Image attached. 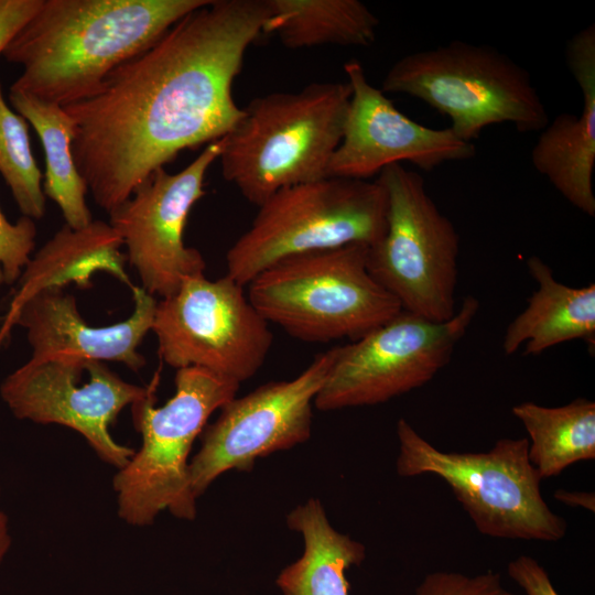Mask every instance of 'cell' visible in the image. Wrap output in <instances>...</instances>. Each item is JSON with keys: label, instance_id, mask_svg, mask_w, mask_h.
<instances>
[{"label": "cell", "instance_id": "7402d4cb", "mask_svg": "<svg viewBox=\"0 0 595 595\" xmlns=\"http://www.w3.org/2000/svg\"><path fill=\"white\" fill-rule=\"evenodd\" d=\"M263 33L292 50L318 45L368 46L378 18L359 0H266Z\"/></svg>", "mask_w": 595, "mask_h": 595}, {"label": "cell", "instance_id": "7c38bea8", "mask_svg": "<svg viewBox=\"0 0 595 595\" xmlns=\"http://www.w3.org/2000/svg\"><path fill=\"white\" fill-rule=\"evenodd\" d=\"M121 379L106 364L80 359H29L1 383L0 394L21 420L61 424L78 432L106 463L122 468L133 456L117 443L110 425L128 404L158 388Z\"/></svg>", "mask_w": 595, "mask_h": 595}, {"label": "cell", "instance_id": "ac0fdd59", "mask_svg": "<svg viewBox=\"0 0 595 595\" xmlns=\"http://www.w3.org/2000/svg\"><path fill=\"white\" fill-rule=\"evenodd\" d=\"M122 247L120 236L109 223L93 220L79 229L64 225L31 257L0 315V328L37 292L64 289L69 283L89 289L91 278L98 272L111 274L132 288L125 270L127 258Z\"/></svg>", "mask_w": 595, "mask_h": 595}, {"label": "cell", "instance_id": "3957f363", "mask_svg": "<svg viewBox=\"0 0 595 595\" xmlns=\"http://www.w3.org/2000/svg\"><path fill=\"white\" fill-rule=\"evenodd\" d=\"M351 96L347 82L259 96L224 137V178L259 206L275 192L327 177Z\"/></svg>", "mask_w": 595, "mask_h": 595}, {"label": "cell", "instance_id": "e0dca14e", "mask_svg": "<svg viewBox=\"0 0 595 595\" xmlns=\"http://www.w3.org/2000/svg\"><path fill=\"white\" fill-rule=\"evenodd\" d=\"M566 63L582 97L580 115L562 112L540 131L531 151L533 167L575 208L595 216V25L566 45Z\"/></svg>", "mask_w": 595, "mask_h": 595}, {"label": "cell", "instance_id": "7a4b0ae2", "mask_svg": "<svg viewBox=\"0 0 595 595\" xmlns=\"http://www.w3.org/2000/svg\"><path fill=\"white\" fill-rule=\"evenodd\" d=\"M209 0H43L2 53L22 72L10 86L62 107L95 93Z\"/></svg>", "mask_w": 595, "mask_h": 595}, {"label": "cell", "instance_id": "8fae6325", "mask_svg": "<svg viewBox=\"0 0 595 595\" xmlns=\"http://www.w3.org/2000/svg\"><path fill=\"white\" fill-rule=\"evenodd\" d=\"M151 332L170 367H198L238 383L258 372L273 343L269 323L244 285L227 274L186 279L156 302Z\"/></svg>", "mask_w": 595, "mask_h": 595}, {"label": "cell", "instance_id": "d4e9b609", "mask_svg": "<svg viewBox=\"0 0 595 595\" xmlns=\"http://www.w3.org/2000/svg\"><path fill=\"white\" fill-rule=\"evenodd\" d=\"M35 237L32 218L22 215L12 224L0 208V289L19 280L35 249Z\"/></svg>", "mask_w": 595, "mask_h": 595}, {"label": "cell", "instance_id": "6da1fadb", "mask_svg": "<svg viewBox=\"0 0 595 595\" xmlns=\"http://www.w3.org/2000/svg\"><path fill=\"white\" fill-rule=\"evenodd\" d=\"M267 17L266 0H209L63 107L76 126L75 164L101 209L110 214L181 151L231 131L244 113L232 84Z\"/></svg>", "mask_w": 595, "mask_h": 595}, {"label": "cell", "instance_id": "ba28073f", "mask_svg": "<svg viewBox=\"0 0 595 595\" xmlns=\"http://www.w3.org/2000/svg\"><path fill=\"white\" fill-rule=\"evenodd\" d=\"M258 207L226 253V274L244 286L292 255L353 244L371 247L387 224V196L377 180L327 176L284 187Z\"/></svg>", "mask_w": 595, "mask_h": 595}, {"label": "cell", "instance_id": "9c48e42d", "mask_svg": "<svg viewBox=\"0 0 595 595\" xmlns=\"http://www.w3.org/2000/svg\"><path fill=\"white\" fill-rule=\"evenodd\" d=\"M387 196V224L381 239L368 247L372 278L405 312L446 322L456 311L459 236L437 208L423 177L403 164L378 174Z\"/></svg>", "mask_w": 595, "mask_h": 595}, {"label": "cell", "instance_id": "2e32d148", "mask_svg": "<svg viewBox=\"0 0 595 595\" xmlns=\"http://www.w3.org/2000/svg\"><path fill=\"white\" fill-rule=\"evenodd\" d=\"M134 307L122 322L93 326L80 315L76 299L62 288L45 289L32 295L0 328V347L12 329L22 326L33 359H80L115 361L133 371L145 358L139 346L151 331L156 299L141 286H132Z\"/></svg>", "mask_w": 595, "mask_h": 595}, {"label": "cell", "instance_id": "d6986e66", "mask_svg": "<svg viewBox=\"0 0 595 595\" xmlns=\"http://www.w3.org/2000/svg\"><path fill=\"white\" fill-rule=\"evenodd\" d=\"M537 283L527 306L508 325L502 350L512 355L523 346V355H540L559 344L582 339L595 346V284L570 286L558 281L539 257L527 260Z\"/></svg>", "mask_w": 595, "mask_h": 595}, {"label": "cell", "instance_id": "f1b7e54d", "mask_svg": "<svg viewBox=\"0 0 595 595\" xmlns=\"http://www.w3.org/2000/svg\"><path fill=\"white\" fill-rule=\"evenodd\" d=\"M554 498L570 507H582L592 512L595 511V495L589 491H570L558 489L554 491Z\"/></svg>", "mask_w": 595, "mask_h": 595}, {"label": "cell", "instance_id": "5bb4252c", "mask_svg": "<svg viewBox=\"0 0 595 595\" xmlns=\"http://www.w3.org/2000/svg\"><path fill=\"white\" fill-rule=\"evenodd\" d=\"M224 137L205 145L183 170H156L109 214V224L126 247V258L149 294L175 293L188 278L204 274L202 253L184 242L188 214L204 192L208 169L219 159Z\"/></svg>", "mask_w": 595, "mask_h": 595}, {"label": "cell", "instance_id": "9a60e30c", "mask_svg": "<svg viewBox=\"0 0 595 595\" xmlns=\"http://www.w3.org/2000/svg\"><path fill=\"white\" fill-rule=\"evenodd\" d=\"M344 71L351 96L327 176L369 180L386 166L404 161L431 171L475 155L474 143L463 141L450 128H430L402 113L368 82L358 61L345 63Z\"/></svg>", "mask_w": 595, "mask_h": 595}, {"label": "cell", "instance_id": "277c9868", "mask_svg": "<svg viewBox=\"0 0 595 595\" xmlns=\"http://www.w3.org/2000/svg\"><path fill=\"white\" fill-rule=\"evenodd\" d=\"M368 246L353 244L285 257L248 284L260 315L309 343L355 340L402 309L370 274Z\"/></svg>", "mask_w": 595, "mask_h": 595}, {"label": "cell", "instance_id": "8992f818", "mask_svg": "<svg viewBox=\"0 0 595 595\" xmlns=\"http://www.w3.org/2000/svg\"><path fill=\"white\" fill-rule=\"evenodd\" d=\"M396 431L398 475L443 479L482 534L542 542L565 537V519L542 497L527 437L499 439L487 452L457 453L436 448L405 419L398 420Z\"/></svg>", "mask_w": 595, "mask_h": 595}, {"label": "cell", "instance_id": "83f0119b", "mask_svg": "<svg viewBox=\"0 0 595 595\" xmlns=\"http://www.w3.org/2000/svg\"><path fill=\"white\" fill-rule=\"evenodd\" d=\"M43 0H0V55Z\"/></svg>", "mask_w": 595, "mask_h": 595}, {"label": "cell", "instance_id": "4316f807", "mask_svg": "<svg viewBox=\"0 0 595 595\" xmlns=\"http://www.w3.org/2000/svg\"><path fill=\"white\" fill-rule=\"evenodd\" d=\"M507 571L527 595H559L548 572L532 556L520 554L508 563Z\"/></svg>", "mask_w": 595, "mask_h": 595}, {"label": "cell", "instance_id": "30bf717a", "mask_svg": "<svg viewBox=\"0 0 595 595\" xmlns=\"http://www.w3.org/2000/svg\"><path fill=\"white\" fill-rule=\"evenodd\" d=\"M478 309V300L468 295L446 322L402 310L364 336L333 347L315 408L332 411L379 404L424 386L450 363Z\"/></svg>", "mask_w": 595, "mask_h": 595}, {"label": "cell", "instance_id": "ffe728a7", "mask_svg": "<svg viewBox=\"0 0 595 595\" xmlns=\"http://www.w3.org/2000/svg\"><path fill=\"white\" fill-rule=\"evenodd\" d=\"M288 527L301 533L302 556L277 578L283 595H348L345 571L359 565L365 545L335 530L316 498L295 507L286 517Z\"/></svg>", "mask_w": 595, "mask_h": 595}, {"label": "cell", "instance_id": "603a6c76", "mask_svg": "<svg viewBox=\"0 0 595 595\" xmlns=\"http://www.w3.org/2000/svg\"><path fill=\"white\" fill-rule=\"evenodd\" d=\"M511 412L529 435L528 456L541 479L595 458L594 401L577 398L560 407L526 401L513 405Z\"/></svg>", "mask_w": 595, "mask_h": 595}, {"label": "cell", "instance_id": "44dd1931", "mask_svg": "<svg viewBox=\"0 0 595 595\" xmlns=\"http://www.w3.org/2000/svg\"><path fill=\"white\" fill-rule=\"evenodd\" d=\"M9 101L35 130L44 150L43 192L61 209L65 225L79 229L94 219L86 203L87 184L75 164L72 142L76 126L60 105L12 90Z\"/></svg>", "mask_w": 595, "mask_h": 595}, {"label": "cell", "instance_id": "f546056e", "mask_svg": "<svg viewBox=\"0 0 595 595\" xmlns=\"http://www.w3.org/2000/svg\"><path fill=\"white\" fill-rule=\"evenodd\" d=\"M11 538L8 528V518L0 511V565L10 548Z\"/></svg>", "mask_w": 595, "mask_h": 595}, {"label": "cell", "instance_id": "4fadbf2b", "mask_svg": "<svg viewBox=\"0 0 595 595\" xmlns=\"http://www.w3.org/2000/svg\"><path fill=\"white\" fill-rule=\"evenodd\" d=\"M333 356V348L321 353L293 379L264 383L220 408L216 421L204 428L201 448L188 464L196 498L223 473L251 469L258 458L310 439L312 408Z\"/></svg>", "mask_w": 595, "mask_h": 595}, {"label": "cell", "instance_id": "5b68a950", "mask_svg": "<svg viewBox=\"0 0 595 595\" xmlns=\"http://www.w3.org/2000/svg\"><path fill=\"white\" fill-rule=\"evenodd\" d=\"M175 393L155 407L156 389L131 404L142 444L113 478L118 515L147 526L162 510L193 520L196 497L188 475V454L209 416L234 399L240 383L198 367L176 370Z\"/></svg>", "mask_w": 595, "mask_h": 595}, {"label": "cell", "instance_id": "cb8c5ba5", "mask_svg": "<svg viewBox=\"0 0 595 595\" xmlns=\"http://www.w3.org/2000/svg\"><path fill=\"white\" fill-rule=\"evenodd\" d=\"M0 174L23 216L45 214L42 173L33 155L28 121L4 100L0 82Z\"/></svg>", "mask_w": 595, "mask_h": 595}, {"label": "cell", "instance_id": "52a82bcc", "mask_svg": "<svg viewBox=\"0 0 595 595\" xmlns=\"http://www.w3.org/2000/svg\"><path fill=\"white\" fill-rule=\"evenodd\" d=\"M381 90L415 97L447 116L448 128L466 142L491 125L511 123L526 133L550 121L529 73L488 45L453 41L402 56Z\"/></svg>", "mask_w": 595, "mask_h": 595}, {"label": "cell", "instance_id": "484cf974", "mask_svg": "<svg viewBox=\"0 0 595 595\" xmlns=\"http://www.w3.org/2000/svg\"><path fill=\"white\" fill-rule=\"evenodd\" d=\"M414 595H516L500 581V575L486 572L468 576L459 572L436 571L425 575Z\"/></svg>", "mask_w": 595, "mask_h": 595}]
</instances>
